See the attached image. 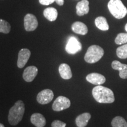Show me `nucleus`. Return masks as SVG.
I'll return each mask as SVG.
<instances>
[{
	"mask_svg": "<svg viewBox=\"0 0 127 127\" xmlns=\"http://www.w3.org/2000/svg\"><path fill=\"white\" fill-rule=\"evenodd\" d=\"M91 115L88 112H85L78 116L75 119V123L78 127H85L91 119Z\"/></svg>",
	"mask_w": 127,
	"mask_h": 127,
	"instance_id": "nucleus-17",
	"label": "nucleus"
},
{
	"mask_svg": "<svg viewBox=\"0 0 127 127\" xmlns=\"http://www.w3.org/2000/svg\"><path fill=\"white\" fill-rule=\"evenodd\" d=\"M54 93L52 90L46 89L38 94L36 96V101L39 104L42 105L47 104L53 99Z\"/></svg>",
	"mask_w": 127,
	"mask_h": 127,
	"instance_id": "nucleus-7",
	"label": "nucleus"
},
{
	"mask_svg": "<svg viewBox=\"0 0 127 127\" xmlns=\"http://www.w3.org/2000/svg\"><path fill=\"white\" fill-rule=\"evenodd\" d=\"M31 56V51L27 48H23L18 53L17 66L18 68H23L24 66Z\"/></svg>",
	"mask_w": 127,
	"mask_h": 127,
	"instance_id": "nucleus-9",
	"label": "nucleus"
},
{
	"mask_svg": "<svg viewBox=\"0 0 127 127\" xmlns=\"http://www.w3.org/2000/svg\"><path fill=\"white\" fill-rule=\"evenodd\" d=\"M0 127H5L4 125L2 124H0Z\"/></svg>",
	"mask_w": 127,
	"mask_h": 127,
	"instance_id": "nucleus-28",
	"label": "nucleus"
},
{
	"mask_svg": "<svg viewBox=\"0 0 127 127\" xmlns=\"http://www.w3.org/2000/svg\"><path fill=\"white\" fill-rule=\"evenodd\" d=\"M38 74V68L35 66H29L24 69L23 77L26 82H32Z\"/></svg>",
	"mask_w": 127,
	"mask_h": 127,
	"instance_id": "nucleus-11",
	"label": "nucleus"
},
{
	"mask_svg": "<svg viewBox=\"0 0 127 127\" xmlns=\"http://www.w3.org/2000/svg\"><path fill=\"white\" fill-rule=\"evenodd\" d=\"M115 42L118 45L127 43V33H120L115 38Z\"/></svg>",
	"mask_w": 127,
	"mask_h": 127,
	"instance_id": "nucleus-23",
	"label": "nucleus"
},
{
	"mask_svg": "<svg viewBox=\"0 0 127 127\" xmlns=\"http://www.w3.org/2000/svg\"><path fill=\"white\" fill-rule=\"evenodd\" d=\"M60 75L64 79H69L72 77V73L70 66L66 64H61L58 68Z\"/></svg>",
	"mask_w": 127,
	"mask_h": 127,
	"instance_id": "nucleus-15",
	"label": "nucleus"
},
{
	"mask_svg": "<svg viewBox=\"0 0 127 127\" xmlns=\"http://www.w3.org/2000/svg\"><path fill=\"white\" fill-rule=\"evenodd\" d=\"M25 112V105L23 101L18 100L9 109L8 114L9 123L12 125H16L23 119Z\"/></svg>",
	"mask_w": 127,
	"mask_h": 127,
	"instance_id": "nucleus-2",
	"label": "nucleus"
},
{
	"mask_svg": "<svg viewBox=\"0 0 127 127\" xmlns=\"http://www.w3.org/2000/svg\"><path fill=\"white\" fill-rule=\"evenodd\" d=\"M112 127H127V123L123 117L117 116L111 122Z\"/></svg>",
	"mask_w": 127,
	"mask_h": 127,
	"instance_id": "nucleus-20",
	"label": "nucleus"
},
{
	"mask_svg": "<svg viewBox=\"0 0 127 127\" xmlns=\"http://www.w3.org/2000/svg\"><path fill=\"white\" fill-rule=\"evenodd\" d=\"M104 54V51L99 45H93L88 48L84 56V60L87 63L94 64L99 61Z\"/></svg>",
	"mask_w": 127,
	"mask_h": 127,
	"instance_id": "nucleus-4",
	"label": "nucleus"
},
{
	"mask_svg": "<svg viewBox=\"0 0 127 127\" xmlns=\"http://www.w3.org/2000/svg\"><path fill=\"white\" fill-rule=\"evenodd\" d=\"M55 0H39V2L41 5H48L53 3Z\"/></svg>",
	"mask_w": 127,
	"mask_h": 127,
	"instance_id": "nucleus-25",
	"label": "nucleus"
},
{
	"mask_svg": "<svg viewBox=\"0 0 127 127\" xmlns=\"http://www.w3.org/2000/svg\"><path fill=\"white\" fill-rule=\"evenodd\" d=\"M66 124L60 120H55L51 124L52 127H65Z\"/></svg>",
	"mask_w": 127,
	"mask_h": 127,
	"instance_id": "nucleus-24",
	"label": "nucleus"
},
{
	"mask_svg": "<svg viewBox=\"0 0 127 127\" xmlns=\"http://www.w3.org/2000/svg\"><path fill=\"white\" fill-rule=\"evenodd\" d=\"M31 122L36 127H44L46 124V120L42 114L34 113L31 117Z\"/></svg>",
	"mask_w": 127,
	"mask_h": 127,
	"instance_id": "nucleus-14",
	"label": "nucleus"
},
{
	"mask_svg": "<svg viewBox=\"0 0 127 127\" xmlns=\"http://www.w3.org/2000/svg\"><path fill=\"white\" fill-rule=\"evenodd\" d=\"M44 15L50 21H54L58 17V11L55 8L49 7L44 9Z\"/></svg>",
	"mask_w": 127,
	"mask_h": 127,
	"instance_id": "nucleus-18",
	"label": "nucleus"
},
{
	"mask_svg": "<svg viewBox=\"0 0 127 127\" xmlns=\"http://www.w3.org/2000/svg\"><path fill=\"white\" fill-rule=\"evenodd\" d=\"M38 23L34 15L27 14L24 17V28L27 31H33L38 27Z\"/></svg>",
	"mask_w": 127,
	"mask_h": 127,
	"instance_id": "nucleus-8",
	"label": "nucleus"
},
{
	"mask_svg": "<svg viewBox=\"0 0 127 127\" xmlns=\"http://www.w3.org/2000/svg\"><path fill=\"white\" fill-rule=\"evenodd\" d=\"M125 31H127V23L126 24V25H125Z\"/></svg>",
	"mask_w": 127,
	"mask_h": 127,
	"instance_id": "nucleus-27",
	"label": "nucleus"
},
{
	"mask_svg": "<svg viewBox=\"0 0 127 127\" xmlns=\"http://www.w3.org/2000/svg\"><path fill=\"white\" fill-rule=\"evenodd\" d=\"M82 49V44L75 36H71L67 41L65 50L69 54H75Z\"/></svg>",
	"mask_w": 127,
	"mask_h": 127,
	"instance_id": "nucleus-5",
	"label": "nucleus"
},
{
	"mask_svg": "<svg viewBox=\"0 0 127 127\" xmlns=\"http://www.w3.org/2000/svg\"><path fill=\"white\" fill-rule=\"evenodd\" d=\"M95 24L98 29L102 31L109 30V25L106 18L104 17H98L95 20Z\"/></svg>",
	"mask_w": 127,
	"mask_h": 127,
	"instance_id": "nucleus-19",
	"label": "nucleus"
},
{
	"mask_svg": "<svg viewBox=\"0 0 127 127\" xmlns=\"http://www.w3.org/2000/svg\"><path fill=\"white\" fill-rule=\"evenodd\" d=\"M110 13L117 19H122L127 14V8L121 0H110L108 4Z\"/></svg>",
	"mask_w": 127,
	"mask_h": 127,
	"instance_id": "nucleus-3",
	"label": "nucleus"
},
{
	"mask_svg": "<svg viewBox=\"0 0 127 127\" xmlns=\"http://www.w3.org/2000/svg\"><path fill=\"white\" fill-rule=\"evenodd\" d=\"M77 14L78 16H82L87 14L90 11L89 1L88 0H82L77 3L76 6Z\"/></svg>",
	"mask_w": 127,
	"mask_h": 127,
	"instance_id": "nucleus-13",
	"label": "nucleus"
},
{
	"mask_svg": "<svg viewBox=\"0 0 127 127\" xmlns=\"http://www.w3.org/2000/svg\"><path fill=\"white\" fill-rule=\"evenodd\" d=\"M92 94L95 101L101 104H111L115 101L113 91L101 85L95 87L93 89Z\"/></svg>",
	"mask_w": 127,
	"mask_h": 127,
	"instance_id": "nucleus-1",
	"label": "nucleus"
},
{
	"mask_svg": "<svg viewBox=\"0 0 127 127\" xmlns=\"http://www.w3.org/2000/svg\"><path fill=\"white\" fill-rule=\"evenodd\" d=\"M55 2L59 5H63L64 4V0H55Z\"/></svg>",
	"mask_w": 127,
	"mask_h": 127,
	"instance_id": "nucleus-26",
	"label": "nucleus"
},
{
	"mask_svg": "<svg viewBox=\"0 0 127 127\" xmlns=\"http://www.w3.org/2000/svg\"><path fill=\"white\" fill-rule=\"evenodd\" d=\"M117 55L121 59L127 58V44L120 46L117 49Z\"/></svg>",
	"mask_w": 127,
	"mask_h": 127,
	"instance_id": "nucleus-21",
	"label": "nucleus"
},
{
	"mask_svg": "<svg viewBox=\"0 0 127 127\" xmlns=\"http://www.w3.org/2000/svg\"><path fill=\"white\" fill-rule=\"evenodd\" d=\"M71 106V101L68 98L60 96L55 100L52 104V109L55 111H61L66 109Z\"/></svg>",
	"mask_w": 127,
	"mask_h": 127,
	"instance_id": "nucleus-6",
	"label": "nucleus"
},
{
	"mask_svg": "<svg viewBox=\"0 0 127 127\" xmlns=\"http://www.w3.org/2000/svg\"><path fill=\"white\" fill-rule=\"evenodd\" d=\"M86 79L90 83L96 85H101L106 81V78L104 75L96 72L89 74L86 77Z\"/></svg>",
	"mask_w": 127,
	"mask_h": 127,
	"instance_id": "nucleus-10",
	"label": "nucleus"
},
{
	"mask_svg": "<svg viewBox=\"0 0 127 127\" xmlns=\"http://www.w3.org/2000/svg\"><path fill=\"white\" fill-rule=\"evenodd\" d=\"M11 31V25L7 21L0 19V32L8 34Z\"/></svg>",
	"mask_w": 127,
	"mask_h": 127,
	"instance_id": "nucleus-22",
	"label": "nucleus"
},
{
	"mask_svg": "<svg viewBox=\"0 0 127 127\" xmlns=\"http://www.w3.org/2000/svg\"><path fill=\"white\" fill-rule=\"evenodd\" d=\"M71 28H72V31L76 34L83 35H86L88 31L87 25L79 21H77L73 23Z\"/></svg>",
	"mask_w": 127,
	"mask_h": 127,
	"instance_id": "nucleus-16",
	"label": "nucleus"
},
{
	"mask_svg": "<svg viewBox=\"0 0 127 127\" xmlns=\"http://www.w3.org/2000/svg\"><path fill=\"white\" fill-rule=\"evenodd\" d=\"M112 68L115 70L119 71L121 78L127 79V65L124 64L118 61H114L111 64Z\"/></svg>",
	"mask_w": 127,
	"mask_h": 127,
	"instance_id": "nucleus-12",
	"label": "nucleus"
}]
</instances>
